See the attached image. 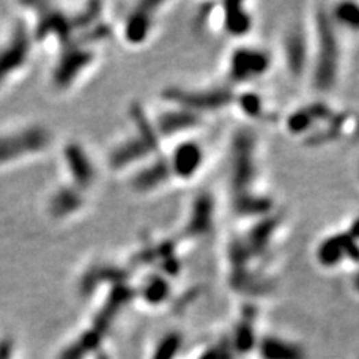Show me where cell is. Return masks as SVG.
Returning <instances> with one entry per match:
<instances>
[{
	"label": "cell",
	"instance_id": "obj_19",
	"mask_svg": "<svg viewBox=\"0 0 359 359\" xmlns=\"http://www.w3.org/2000/svg\"><path fill=\"white\" fill-rule=\"evenodd\" d=\"M99 359H107V356H103V355H101V356H99Z\"/></svg>",
	"mask_w": 359,
	"mask_h": 359
},
{
	"label": "cell",
	"instance_id": "obj_11",
	"mask_svg": "<svg viewBox=\"0 0 359 359\" xmlns=\"http://www.w3.org/2000/svg\"><path fill=\"white\" fill-rule=\"evenodd\" d=\"M225 29L234 35H243L250 29L251 18L249 12L244 10L241 3H227L225 5Z\"/></svg>",
	"mask_w": 359,
	"mask_h": 359
},
{
	"label": "cell",
	"instance_id": "obj_5",
	"mask_svg": "<svg viewBox=\"0 0 359 359\" xmlns=\"http://www.w3.org/2000/svg\"><path fill=\"white\" fill-rule=\"evenodd\" d=\"M30 38L26 30L17 29L10 42L0 48V86L12 73L21 69L29 59Z\"/></svg>",
	"mask_w": 359,
	"mask_h": 359
},
{
	"label": "cell",
	"instance_id": "obj_18",
	"mask_svg": "<svg viewBox=\"0 0 359 359\" xmlns=\"http://www.w3.org/2000/svg\"><path fill=\"white\" fill-rule=\"evenodd\" d=\"M352 284H354V290H355L356 293H359V269H358V273H356V275L354 277V280H352Z\"/></svg>",
	"mask_w": 359,
	"mask_h": 359
},
{
	"label": "cell",
	"instance_id": "obj_8",
	"mask_svg": "<svg viewBox=\"0 0 359 359\" xmlns=\"http://www.w3.org/2000/svg\"><path fill=\"white\" fill-rule=\"evenodd\" d=\"M202 150L195 143H186L177 147L173 158H171L169 166L173 174H177L180 178H190L202 165Z\"/></svg>",
	"mask_w": 359,
	"mask_h": 359
},
{
	"label": "cell",
	"instance_id": "obj_12",
	"mask_svg": "<svg viewBox=\"0 0 359 359\" xmlns=\"http://www.w3.org/2000/svg\"><path fill=\"white\" fill-rule=\"evenodd\" d=\"M330 14V12H328ZM334 26L347 29L350 32H359V3H338L334 6V11L330 14Z\"/></svg>",
	"mask_w": 359,
	"mask_h": 359
},
{
	"label": "cell",
	"instance_id": "obj_6",
	"mask_svg": "<svg viewBox=\"0 0 359 359\" xmlns=\"http://www.w3.org/2000/svg\"><path fill=\"white\" fill-rule=\"evenodd\" d=\"M260 359H307L306 350L290 340L267 336L256 343Z\"/></svg>",
	"mask_w": 359,
	"mask_h": 359
},
{
	"label": "cell",
	"instance_id": "obj_4",
	"mask_svg": "<svg viewBox=\"0 0 359 359\" xmlns=\"http://www.w3.org/2000/svg\"><path fill=\"white\" fill-rule=\"evenodd\" d=\"M269 55L258 48L241 47L230 60V77L234 81H250L262 77L269 68Z\"/></svg>",
	"mask_w": 359,
	"mask_h": 359
},
{
	"label": "cell",
	"instance_id": "obj_15",
	"mask_svg": "<svg viewBox=\"0 0 359 359\" xmlns=\"http://www.w3.org/2000/svg\"><path fill=\"white\" fill-rule=\"evenodd\" d=\"M178 347H180V337L177 334H171V336L160 341L156 352H154L153 359H174L175 354L178 352Z\"/></svg>",
	"mask_w": 359,
	"mask_h": 359
},
{
	"label": "cell",
	"instance_id": "obj_10",
	"mask_svg": "<svg viewBox=\"0 0 359 359\" xmlns=\"http://www.w3.org/2000/svg\"><path fill=\"white\" fill-rule=\"evenodd\" d=\"M153 3H143L129 15L126 20L125 36L130 44H141L147 39L151 29V12L150 8Z\"/></svg>",
	"mask_w": 359,
	"mask_h": 359
},
{
	"label": "cell",
	"instance_id": "obj_17",
	"mask_svg": "<svg viewBox=\"0 0 359 359\" xmlns=\"http://www.w3.org/2000/svg\"><path fill=\"white\" fill-rule=\"evenodd\" d=\"M12 355V343L3 340L0 341V359H10Z\"/></svg>",
	"mask_w": 359,
	"mask_h": 359
},
{
	"label": "cell",
	"instance_id": "obj_14",
	"mask_svg": "<svg viewBox=\"0 0 359 359\" xmlns=\"http://www.w3.org/2000/svg\"><path fill=\"white\" fill-rule=\"evenodd\" d=\"M211 202L207 198H202L197 202V210H195V216L190 219L189 231L195 232H207L210 230V214H211Z\"/></svg>",
	"mask_w": 359,
	"mask_h": 359
},
{
	"label": "cell",
	"instance_id": "obj_2",
	"mask_svg": "<svg viewBox=\"0 0 359 359\" xmlns=\"http://www.w3.org/2000/svg\"><path fill=\"white\" fill-rule=\"evenodd\" d=\"M50 143V132L40 126H29L0 135V165L44 151Z\"/></svg>",
	"mask_w": 359,
	"mask_h": 359
},
{
	"label": "cell",
	"instance_id": "obj_7",
	"mask_svg": "<svg viewBox=\"0 0 359 359\" xmlns=\"http://www.w3.org/2000/svg\"><path fill=\"white\" fill-rule=\"evenodd\" d=\"M284 57L292 75H301L308 63V44L303 29H292L284 40Z\"/></svg>",
	"mask_w": 359,
	"mask_h": 359
},
{
	"label": "cell",
	"instance_id": "obj_9",
	"mask_svg": "<svg viewBox=\"0 0 359 359\" xmlns=\"http://www.w3.org/2000/svg\"><path fill=\"white\" fill-rule=\"evenodd\" d=\"M66 162L68 169L73 177V183L78 187H87L93 183L95 168L87 153L83 149H79L77 144L69 147V150L66 151Z\"/></svg>",
	"mask_w": 359,
	"mask_h": 359
},
{
	"label": "cell",
	"instance_id": "obj_13",
	"mask_svg": "<svg viewBox=\"0 0 359 359\" xmlns=\"http://www.w3.org/2000/svg\"><path fill=\"white\" fill-rule=\"evenodd\" d=\"M79 206H81V199H79L78 190L64 189L59 193H55L51 201L53 214H55L57 217L64 216L68 213H73V211H77L79 208Z\"/></svg>",
	"mask_w": 359,
	"mask_h": 359
},
{
	"label": "cell",
	"instance_id": "obj_3",
	"mask_svg": "<svg viewBox=\"0 0 359 359\" xmlns=\"http://www.w3.org/2000/svg\"><path fill=\"white\" fill-rule=\"evenodd\" d=\"M316 256L321 265L330 268L340 265L345 259L359 264V241L349 232L334 234L319 244Z\"/></svg>",
	"mask_w": 359,
	"mask_h": 359
},
{
	"label": "cell",
	"instance_id": "obj_1",
	"mask_svg": "<svg viewBox=\"0 0 359 359\" xmlns=\"http://www.w3.org/2000/svg\"><path fill=\"white\" fill-rule=\"evenodd\" d=\"M316 44H314V86L326 92L336 84L340 68V44L337 39V27L334 26L328 12H317L316 17Z\"/></svg>",
	"mask_w": 359,
	"mask_h": 359
},
{
	"label": "cell",
	"instance_id": "obj_16",
	"mask_svg": "<svg viewBox=\"0 0 359 359\" xmlns=\"http://www.w3.org/2000/svg\"><path fill=\"white\" fill-rule=\"evenodd\" d=\"M166 295V286L160 279H154L144 288V298L150 304H160Z\"/></svg>",
	"mask_w": 359,
	"mask_h": 359
}]
</instances>
